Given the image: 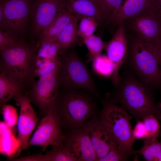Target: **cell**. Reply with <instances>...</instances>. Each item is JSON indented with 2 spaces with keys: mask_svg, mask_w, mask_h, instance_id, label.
Returning <instances> with one entry per match:
<instances>
[{
  "mask_svg": "<svg viewBox=\"0 0 161 161\" xmlns=\"http://www.w3.org/2000/svg\"><path fill=\"white\" fill-rule=\"evenodd\" d=\"M154 91L126 69L113 92L106 93L105 98L122 106L137 121L150 115L161 121L160 103H156Z\"/></svg>",
  "mask_w": 161,
  "mask_h": 161,
  "instance_id": "obj_1",
  "label": "cell"
},
{
  "mask_svg": "<svg viewBox=\"0 0 161 161\" xmlns=\"http://www.w3.org/2000/svg\"><path fill=\"white\" fill-rule=\"evenodd\" d=\"M97 99L85 89H59L56 107L61 126L70 131L98 116Z\"/></svg>",
  "mask_w": 161,
  "mask_h": 161,
  "instance_id": "obj_2",
  "label": "cell"
},
{
  "mask_svg": "<svg viewBox=\"0 0 161 161\" xmlns=\"http://www.w3.org/2000/svg\"><path fill=\"white\" fill-rule=\"evenodd\" d=\"M132 35L128 36V55L124 65L144 84L154 91L161 90V69L153 48Z\"/></svg>",
  "mask_w": 161,
  "mask_h": 161,
  "instance_id": "obj_3",
  "label": "cell"
},
{
  "mask_svg": "<svg viewBox=\"0 0 161 161\" xmlns=\"http://www.w3.org/2000/svg\"><path fill=\"white\" fill-rule=\"evenodd\" d=\"M35 51L33 46L23 41L0 51L1 72L21 82L27 91L34 81Z\"/></svg>",
  "mask_w": 161,
  "mask_h": 161,
  "instance_id": "obj_4",
  "label": "cell"
},
{
  "mask_svg": "<svg viewBox=\"0 0 161 161\" xmlns=\"http://www.w3.org/2000/svg\"><path fill=\"white\" fill-rule=\"evenodd\" d=\"M59 56L57 75L59 88L85 89L101 101L103 99L92 75L74 47L69 49Z\"/></svg>",
  "mask_w": 161,
  "mask_h": 161,
  "instance_id": "obj_5",
  "label": "cell"
},
{
  "mask_svg": "<svg viewBox=\"0 0 161 161\" xmlns=\"http://www.w3.org/2000/svg\"><path fill=\"white\" fill-rule=\"evenodd\" d=\"M103 107L99 117L117 142L120 149L131 156L136 140L132 135L130 120L132 116L122 106L113 103L106 98L101 101Z\"/></svg>",
  "mask_w": 161,
  "mask_h": 161,
  "instance_id": "obj_6",
  "label": "cell"
},
{
  "mask_svg": "<svg viewBox=\"0 0 161 161\" xmlns=\"http://www.w3.org/2000/svg\"><path fill=\"white\" fill-rule=\"evenodd\" d=\"M57 70L39 77L26 92L31 103L44 116L56 107L59 89Z\"/></svg>",
  "mask_w": 161,
  "mask_h": 161,
  "instance_id": "obj_7",
  "label": "cell"
},
{
  "mask_svg": "<svg viewBox=\"0 0 161 161\" xmlns=\"http://www.w3.org/2000/svg\"><path fill=\"white\" fill-rule=\"evenodd\" d=\"M56 107L52 109L41 120L28 144V147L39 146L45 151L49 146L64 147L65 135L61 129Z\"/></svg>",
  "mask_w": 161,
  "mask_h": 161,
  "instance_id": "obj_8",
  "label": "cell"
},
{
  "mask_svg": "<svg viewBox=\"0 0 161 161\" xmlns=\"http://www.w3.org/2000/svg\"><path fill=\"white\" fill-rule=\"evenodd\" d=\"M123 22L126 29H129L133 34L153 48L161 36V26L154 15L150 6Z\"/></svg>",
  "mask_w": 161,
  "mask_h": 161,
  "instance_id": "obj_9",
  "label": "cell"
},
{
  "mask_svg": "<svg viewBox=\"0 0 161 161\" xmlns=\"http://www.w3.org/2000/svg\"><path fill=\"white\" fill-rule=\"evenodd\" d=\"M104 49L114 66L111 79L114 88L119 81L120 70L126 62L128 55V39L123 22L117 26L112 38L105 42Z\"/></svg>",
  "mask_w": 161,
  "mask_h": 161,
  "instance_id": "obj_10",
  "label": "cell"
},
{
  "mask_svg": "<svg viewBox=\"0 0 161 161\" xmlns=\"http://www.w3.org/2000/svg\"><path fill=\"white\" fill-rule=\"evenodd\" d=\"M34 0H0L11 33L17 36L23 34L31 17Z\"/></svg>",
  "mask_w": 161,
  "mask_h": 161,
  "instance_id": "obj_11",
  "label": "cell"
},
{
  "mask_svg": "<svg viewBox=\"0 0 161 161\" xmlns=\"http://www.w3.org/2000/svg\"><path fill=\"white\" fill-rule=\"evenodd\" d=\"M15 98L20 108L17 124L18 151L20 152L28 148V143L38 118L26 92L18 95Z\"/></svg>",
  "mask_w": 161,
  "mask_h": 161,
  "instance_id": "obj_12",
  "label": "cell"
},
{
  "mask_svg": "<svg viewBox=\"0 0 161 161\" xmlns=\"http://www.w3.org/2000/svg\"><path fill=\"white\" fill-rule=\"evenodd\" d=\"M64 8L63 0H34L31 18L34 34L40 37Z\"/></svg>",
  "mask_w": 161,
  "mask_h": 161,
  "instance_id": "obj_13",
  "label": "cell"
},
{
  "mask_svg": "<svg viewBox=\"0 0 161 161\" xmlns=\"http://www.w3.org/2000/svg\"><path fill=\"white\" fill-rule=\"evenodd\" d=\"M87 132L97 159L106 155L118 144L111 133L101 121L99 115L89 120L83 126Z\"/></svg>",
  "mask_w": 161,
  "mask_h": 161,
  "instance_id": "obj_14",
  "label": "cell"
},
{
  "mask_svg": "<svg viewBox=\"0 0 161 161\" xmlns=\"http://www.w3.org/2000/svg\"><path fill=\"white\" fill-rule=\"evenodd\" d=\"M64 147L76 161H95L97 157L83 127L70 131L65 135Z\"/></svg>",
  "mask_w": 161,
  "mask_h": 161,
  "instance_id": "obj_15",
  "label": "cell"
},
{
  "mask_svg": "<svg viewBox=\"0 0 161 161\" xmlns=\"http://www.w3.org/2000/svg\"><path fill=\"white\" fill-rule=\"evenodd\" d=\"M65 8L76 16L95 19L100 25L112 23L103 10L99 0H63Z\"/></svg>",
  "mask_w": 161,
  "mask_h": 161,
  "instance_id": "obj_16",
  "label": "cell"
},
{
  "mask_svg": "<svg viewBox=\"0 0 161 161\" xmlns=\"http://www.w3.org/2000/svg\"><path fill=\"white\" fill-rule=\"evenodd\" d=\"M76 16L65 7L57 15L40 38L38 44L55 40L69 22Z\"/></svg>",
  "mask_w": 161,
  "mask_h": 161,
  "instance_id": "obj_17",
  "label": "cell"
},
{
  "mask_svg": "<svg viewBox=\"0 0 161 161\" xmlns=\"http://www.w3.org/2000/svg\"><path fill=\"white\" fill-rule=\"evenodd\" d=\"M27 92L26 88L21 82L2 72H0V106L18 95Z\"/></svg>",
  "mask_w": 161,
  "mask_h": 161,
  "instance_id": "obj_18",
  "label": "cell"
},
{
  "mask_svg": "<svg viewBox=\"0 0 161 161\" xmlns=\"http://www.w3.org/2000/svg\"><path fill=\"white\" fill-rule=\"evenodd\" d=\"M151 0H125L113 23L117 26L126 19L141 12L150 5Z\"/></svg>",
  "mask_w": 161,
  "mask_h": 161,
  "instance_id": "obj_19",
  "label": "cell"
},
{
  "mask_svg": "<svg viewBox=\"0 0 161 161\" xmlns=\"http://www.w3.org/2000/svg\"><path fill=\"white\" fill-rule=\"evenodd\" d=\"M79 20L78 16L69 22L60 33L55 40L59 48V54L69 49L75 47L80 39L78 35V23Z\"/></svg>",
  "mask_w": 161,
  "mask_h": 161,
  "instance_id": "obj_20",
  "label": "cell"
},
{
  "mask_svg": "<svg viewBox=\"0 0 161 161\" xmlns=\"http://www.w3.org/2000/svg\"><path fill=\"white\" fill-rule=\"evenodd\" d=\"M159 141L157 138H147L143 140L144 143L141 148L134 150V155H140L148 161H161V129L160 131Z\"/></svg>",
  "mask_w": 161,
  "mask_h": 161,
  "instance_id": "obj_21",
  "label": "cell"
},
{
  "mask_svg": "<svg viewBox=\"0 0 161 161\" xmlns=\"http://www.w3.org/2000/svg\"><path fill=\"white\" fill-rule=\"evenodd\" d=\"M92 62L93 69L97 75L104 78H111L114 73V66L107 55H101Z\"/></svg>",
  "mask_w": 161,
  "mask_h": 161,
  "instance_id": "obj_22",
  "label": "cell"
},
{
  "mask_svg": "<svg viewBox=\"0 0 161 161\" xmlns=\"http://www.w3.org/2000/svg\"><path fill=\"white\" fill-rule=\"evenodd\" d=\"M83 42L86 45L89 51L87 55L88 62H92L101 54L104 49L105 42L99 36L94 34L84 39Z\"/></svg>",
  "mask_w": 161,
  "mask_h": 161,
  "instance_id": "obj_23",
  "label": "cell"
},
{
  "mask_svg": "<svg viewBox=\"0 0 161 161\" xmlns=\"http://www.w3.org/2000/svg\"><path fill=\"white\" fill-rule=\"evenodd\" d=\"M80 22L78 32L80 39L83 40L93 34L99 24L94 18L86 16H78Z\"/></svg>",
  "mask_w": 161,
  "mask_h": 161,
  "instance_id": "obj_24",
  "label": "cell"
},
{
  "mask_svg": "<svg viewBox=\"0 0 161 161\" xmlns=\"http://www.w3.org/2000/svg\"><path fill=\"white\" fill-rule=\"evenodd\" d=\"M44 155L45 161H76L73 155L64 147H52Z\"/></svg>",
  "mask_w": 161,
  "mask_h": 161,
  "instance_id": "obj_25",
  "label": "cell"
},
{
  "mask_svg": "<svg viewBox=\"0 0 161 161\" xmlns=\"http://www.w3.org/2000/svg\"><path fill=\"white\" fill-rule=\"evenodd\" d=\"M102 8L112 23L118 13L123 0H99Z\"/></svg>",
  "mask_w": 161,
  "mask_h": 161,
  "instance_id": "obj_26",
  "label": "cell"
},
{
  "mask_svg": "<svg viewBox=\"0 0 161 161\" xmlns=\"http://www.w3.org/2000/svg\"><path fill=\"white\" fill-rule=\"evenodd\" d=\"M148 138H157L159 137L160 126L158 119L154 116L150 115L142 119Z\"/></svg>",
  "mask_w": 161,
  "mask_h": 161,
  "instance_id": "obj_27",
  "label": "cell"
},
{
  "mask_svg": "<svg viewBox=\"0 0 161 161\" xmlns=\"http://www.w3.org/2000/svg\"><path fill=\"white\" fill-rule=\"evenodd\" d=\"M1 107L5 124L9 128L14 126L17 124L18 117L16 108L6 104Z\"/></svg>",
  "mask_w": 161,
  "mask_h": 161,
  "instance_id": "obj_28",
  "label": "cell"
},
{
  "mask_svg": "<svg viewBox=\"0 0 161 161\" xmlns=\"http://www.w3.org/2000/svg\"><path fill=\"white\" fill-rule=\"evenodd\" d=\"M130 156L122 151L118 144L113 147L103 157L98 159L97 161H128Z\"/></svg>",
  "mask_w": 161,
  "mask_h": 161,
  "instance_id": "obj_29",
  "label": "cell"
},
{
  "mask_svg": "<svg viewBox=\"0 0 161 161\" xmlns=\"http://www.w3.org/2000/svg\"><path fill=\"white\" fill-rule=\"evenodd\" d=\"M13 34L0 30V51L15 45L21 41Z\"/></svg>",
  "mask_w": 161,
  "mask_h": 161,
  "instance_id": "obj_30",
  "label": "cell"
},
{
  "mask_svg": "<svg viewBox=\"0 0 161 161\" xmlns=\"http://www.w3.org/2000/svg\"><path fill=\"white\" fill-rule=\"evenodd\" d=\"M132 135L135 140H143L148 138L147 132L142 120L137 121V122L132 130Z\"/></svg>",
  "mask_w": 161,
  "mask_h": 161,
  "instance_id": "obj_31",
  "label": "cell"
},
{
  "mask_svg": "<svg viewBox=\"0 0 161 161\" xmlns=\"http://www.w3.org/2000/svg\"><path fill=\"white\" fill-rule=\"evenodd\" d=\"M150 7L154 15L161 26V0H151Z\"/></svg>",
  "mask_w": 161,
  "mask_h": 161,
  "instance_id": "obj_32",
  "label": "cell"
},
{
  "mask_svg": "<svg viewBox=\"0 0 161 161\" xmlns=\"http://www.w3.org/2000/svg\"><path fill=\"white\" fill-rule=\"evenodd\" d=\"M153 50L156 60L161 69V36L154 45Z\"/></svg>",
  "mask_w": 161,
  "mask_h": 161,
  "instance_id": "obj_33",
  "label": "cell"
},
{
  "mask_svg": "<svg viewBox=\"0 0 161 161\" xmlns=\"http://www.w3.org/2000/svg\"><path fill=\"white\" fill-rule=\"evenodd\" d=\"M160 108H161V103H160Z\"/></svg>",
  "mask_w": 161,
  "mask_h": 161,
  "instance_id": "obj_34",
  "label": "cell"
}]
</instances>
